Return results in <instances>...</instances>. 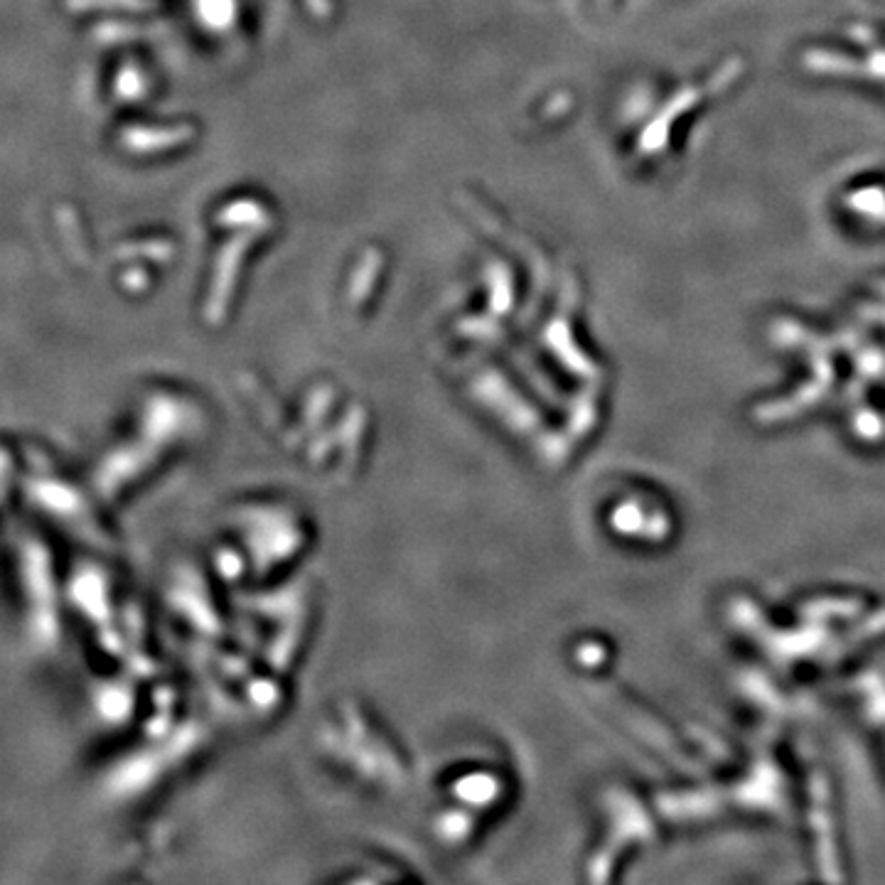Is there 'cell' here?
<instances>
[{
	"label": "cell",
	"mask_w": 885,
	"mask_h": 885,
	"mask_svg": "<svg viewBox=\"0 0 885 885\" xmlns=\"http://www.w3.org/2000/svg\"><path fill=\"white\" fill-rule=\"evenodd\" d=\"M18 576V608L25 640L37 652H52L62 637V600L50 549L37 536L18 534L13 544Z\"/></svg>",
	"instance_id": "cell-1"
},
{
	"label": "cell",
	"mask_w": 885,
	"mask_h": 885,
	"mask_svg": "<svg viewBox=\"0 0 885 885\" xmlns=\"http://www.w3.org/2000/svg\"><path fill=\"white\" fill-rule=\"evenodd\" d=\"M812 822L817 826V849L824 878L839 881V876L831 871V868H836V849H834V836H831L829 790H826L822 775H814L812 780Z\"/></svg>",
	"instance_id": "cell-3"
},
{
	"label": "cell",
	"mask_w": 885,
	"mask_h": 885,
	"mask_svg": "<svg viewBox=\"0 0 885 885\" xmlns=\"http://www.w3.org/2000/svg\"><path fill=\"white\" fill-rule=\"evenodd\" d=\"M23 495L28 497L32 507L40 509L52 522L62 524L69 534L82 536L89 544H99L104 539V527L96 519L91 502L82 495V490L42 460L40 468L32 465L23 475Z\"/></svg>",
	"instance_id": "cell-2"
},
{
	"label": "cell",
	"mask_w": 885,
	"mask_h": 885,
	"mask_svg": "<svg viewBox=\"0 0 885 885\" xmlns=\"http://www.w3.org/2000/svg\"><path fill=\"white\" fill-rule=\"evenodd\" d=\"M455 792L468 804H487L495 802V797L500 795L502 782L495 775H487V772H472V775L460 777Z\"/></svg>",
	"instance_id": "cell-4"
}]
</instances>
